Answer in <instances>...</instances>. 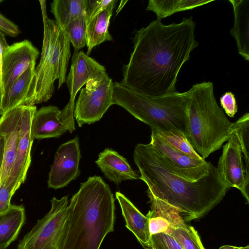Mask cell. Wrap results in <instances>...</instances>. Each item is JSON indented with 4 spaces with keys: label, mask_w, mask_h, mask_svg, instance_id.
Listing matches in <instances>:
<instances>
[{
    "label": "cell",
    "mask_w": 249,
    "mask_h": 249,
    "mask_svg": "<svg viewBox=\"0 0 249 249\" xmlns=\"http://www.w3.org/2000/svg\"><path fill=\"white\" fill-rule=\"evenodd\" d=\"M193 17L165 25L160 19L137 31L133 50L122 69V86L137 93L160 96L176 90L178 75L198 45Z\"/></svg>",
    "instance_id": "obj_1"
},
{
    "label": "cell",
    "mask_w": 249,
    "mask_h": 249,
    "mask_svg": "<svg viewBox=\"0 0 249 249\" xmlns=\"http://www.w3.org/2000/svg\"><path fill=\"white\" fill-rule=\"evenodd\" d=\"M133 158L141 174L139 178L148 186L147 194L176 208L185 222L207 213L222 200L229 189L213 164L196 180L181 177L150 143L137 144Z\"/></svg>",
    "instance_id": "obj_2"
},
{
    "label": "cell",
    "mask_w": 249,
    "mask_h": 249,
    "mask_svg": "<svg viewBox=\"0 0 249 249\" xmlns=\"http://www.w3.org/2000/svg\"><path fill=\"white\" fill-rule=\"evenodd\" d=\"M115 199L99 176L81 183L71 197L59 249H99L105 237L114 231Z\"/></svg>",
    "instance_id": "obj_3"
},
{
    "label": "cell",
    "mask_w": 249,
    "mask_h": 249,
    "mask_svg": "<svg viewBox=\"0 0 249 249\" xmlns=\"http://www.w3.org/2000/svg\"><path fill=\"white\" fill-rule=\"evenodd\" d=\"M188 91L187 139L205 159L228 140L233 131V123L218 106L212 82L197 83Z\"/></svg>",
    "instance_id": "obj_4"
},
{
    "label": "cell",
    "mask_w": 249,
    "mask_h": 249,
    "mask_svg": "<svg viewBox=\"0 0 249 249\" xmlns=\"http://www.w3.org/2000/svg\"><path fill=\"white\" fill-rule=\"evenodd\" d=\"M189 91H177L160 96L140 94L113 83V105H119L151 131H174L187 138Z\"/></svg>",
    "instance_id": "obj_5"
},
{
    "label": "cell",
    "mask_w": 249,
    "mask_h": 249,
    "mask_svg": "<svg viewBox=\"0 0 249 249\" xmlns=\"http://www.w3.org/2000/svg\"><path fill=\"white\" fill-rule=\"evenodd\" d=\"M43 22V40L40 60L35 69L36 89L33 105L47 102L54 90L65 82L71 58L70 42L55 20L48 18L46 0H39Z\"/></svg>",
    "instance_id": "obj_6"
},
{
    "label": "cell",
    "mask_w": 249,
    "mask_h": 249,
    "mask_svg": "<svg viewBox=\"0 0 249 249\" xmlns=\"http://www.w3.org/2000/svg\"><path fill=\"white\" fill-rule=\"evenodd\" d=\"M49 212L19 241L17 249H59L67 218L68 196L53 197Z\"/></svg>",
    "instance_id": "obj_7"
},
{
    "label": "cell",
    "mask_w": 249,
    "mask_h": 249,
    "mask_svg": "<svg viewBox=\"0 0 249 249\" xmlns=\"http://www.w3.org/2000/svg\"><path fill=\"white\" fill-rule=\"evenodd\" d=\"M113 83L108 74L89 79L75 103L73 116L78 126L99 121L113 105Z\"/></svg>",
    "instance_id": "obj_8"
},
{
    "label": "cell",
    "mask_w": 249,
    "mask_h": 249,
    "mask_svg": "<svg viewBox=\"0 0 249 249\" xmlns=\"http://www.w3.org/2000/svg\"><path fill=\"white\" fill-rule=\"evenodd\" d=\"M107 74L104 66L83 51L73 54L70 70L65 81L70 92V98L68 104L60 113L61 120L70 133L75 130L73 113L77 92L89 79L102 78Z\"/></svg>",
    "instance_id": "obj_9"
},
{
    "label": "cell",
    "mask_w": 249,
    "mask_h": 249,
    "mask_svg": "<svg viewBox=\"0 0 249 249\" xmlns=\"http://www.w3.org/2000/svg\"><path fill=\"white\" fill-rule=\"evenodd\" d=\"M223 146L217 167L218 175L226 186L239 190L248 203L249 202V175L247 174L243 155L235 132L233 131Z\"/></svg>",
    "instance_id": "obj_10"
},
{
    "label": "cell",
    "mask_w": 249,
    "mask_h": 249,
    "mask_svg": "<svg viewBox=\"0 0 249 249\" xmlns=\"http://www.w3.org/2000/svg\"><path fill=\"white\" fill-rule=\"evenodd\" d=\"M35 106H23L20 129L15 160L9 175L5 182L14 195L24 182L31 162V150L34 139L31 136L32 119L36 111Z\"/></svg>",
    "instance_id": "obj_11"
},
{
    "label": "cell",
    "mask_w": 249,
    "mask_h": 249,
    "mask_svg": "<svg viewBox=\"0 0 249 249\" xmlns=\"http://www.w3.org/2000/svg\"><path fill=\"white\" fill-rule=\"evenodd\" d=\"M39 54L37 49L27 39L8 45L4 49L0 99L29 66L36 62Z\"/></svg>",
    "instance_id": "obj_12"
},
{
    "label": "cell",
    "mask_w": 249,
    "mask_h": 249,
    "mask_svg": "<svg viewBox=\"0 0 249 249\" xmlns=\"http://www.w3.org/2000/svg\"><path fill=\"white\" fill-rule=\"evenodd\" d=\"M81 158L77 136L60 145L49 175L48 188H63L76 179L80 174L79 165Z\"/></svg>",
    "instance_id": "obj_13"
},
{
    "label": "cell",
    "mask_w": 249,
    "mask_h": 249,
    "mask_svg": "<svg viewBox=\"0 0 249 249\" xmlns=\"http://www.w3.org/2000/svg\"><path fill=\"white\" fill-rule=\"evenodd\" d=\"M150 143L174 171L189 180L200 178L212 165L204 159H195L177 150L153 133H151Z\"/></svg>",
    "instance_id": "obj_14"
},
{
    "label": "cell",
    "mask_w": 249,
    "mask_h": 249,
    "mask_svg": "<svg viewBox=\"0 0 249 249\" xmlns=\"http://www.w3.org/2000/svg\"><path fill=\"white\" fill-rule=\"evenodd\" d=\"M23 106L14 108L1 115L0 133L4 138L3 165L0 175V185L5 184L13 164L20 129Z\"/></svg>",
    "instance_id": "obj_15"
},
{
    "label": "cell",
    "mask_w": 249,
    "mask_h": 249,
    "mask_svg": "<svg viewBox=\"0 0 249 249\" xmlns=\"http://www.w3.org/2000/svg\"><path fill=\"white\" fill-rule=\"evenodd\" d=\"M36 64L35 62L31 64L0 99V115L19 106H33Z\"/></svg>",
    "instance_id": "obj_16"
},
{
    "label": "cell",
    "mask_w": 249,
    "mask_h": 249,
    "mask_svg": "<svg viewBox=\"0 0 249 249\" xmlns=\"http://www.w3.org/2000/svg\"><path fill=\"white\" fill-rule=\"evenodd\" d=\"M151 209L146 216L148 219L149 231L152 235L169 232L170 228L185 223L179 211L167 202L148 194Z\"/></svg>",
    "instance_id": "obj_17"
},
{
    "label": "cell",
    "mask_w": 249,
    "mask_h": 249,
    "mask_svg": "<svg viewBox=\"0 0 249 249\" xmlns=\"http://www.w3.org/2000/svg\"><path fill=\"white\" fill-rule=\"evenodd\" d=\"M60 111L54 106L43 107L36 110L31 122L32 138H58L65 133L68 128L60 117Z\"/></svg>",
    "instance_id": "obj_18"
},
{
    "label": "cell",
    "mask_w": 249,
    "mask_h": 249,
    "mask_svg": "<svg viewBox=\"0 0 249 249\" xmlns=\"http://www.w3.org/2000/svg\"><path fill=\"white\" fill-rule=\"evenodd\" d=\"M95 163L105 177L117 184L122 181L137 179L140 178L126 159L111 148H106L100 153Z\"/></svg>",
    "instance_id": "obj_19"
},
{
    "label": "cell",
    "mask_w": 249,
    "mask_h": 249,
    "mask_svg": "<svg viewBox=\"0 0 249 249\" xmlns=\"http://www.w3.org/2000/svg\"><path fill=\"white\" fill-rule=\"evenodd\" d=\"M115 196L120 204L126 227L133 233L144 248L151 249L148 218L124 195L117 192Z\"/></svg>",
    "instance_id": "obj_20"
},
{
    "label": "cell",
    "mask_w": 249,
    "mask_h": 249,
    "mask_svg": "<svg viewBox=\"0 0 249 249\" xmlns=\"http://www.w3.org/2000/svg\"><path fill=\"white\" fill-rule=\"evenodd\" d=\"M234 13V25L230 31L235 39L239 53L249 60V0H229Z\"/></svg>",
    "instance_id": "obj_21"
},
{
    "label": "cell",
    "mask_w": 249,
    "mask_h": 249,
    "mask_svg": "<svg viewBox=\"0 0 249 249\" xmlns=\"http://www.w3.org/2000/svg\"><path fill=\"white\" fill-rule=\"evenodd\" d=\"M117 2V0H114L105 10L87 22V55H89L92 50L100 44L113 40L108 27Z\"/></svg>",
    "instance_id": "obj_22"
},
{
    "label": "cell",
    "mask_w": 249,
    "mask_h": 249,
    "mask_svg": "<svg viewBox=\"0 0 249 249\" xmlns=\"http://www.w3.org/2000/svg\"><path fill=\"white\" fill-rule=\"evenodd\" d=\"M25 220V210L22 205H11L0 215V249H6L17 238Z\"/></svg>",
    "instance_id": "obj_23"
},
{
    "label": "cell",
    "mask_w": 249,
    "mask_h": 249,
    "mask_svg": "<svg viewBox=\"0 0 249 249\" xmlns=\"http://www.w3.org/2000/svg\"><path fill=\"white\" fill-rule=\"evenodd\" d=\"M86 0H54L51 3V12L62 30L70 22L86 16Z\"/></svg>",
    "instance_id": "obj_24"
},
{
    "label": "cell",
    "mask_w": 249,
    "mask_h": 249,
    "mask_svg": "<svg viewBox=\"0 0 249 249\" xmlns=\"http://www.w3.org/2000/svg\"><path fill=\"white\" fill-rule=\"evenodd\" d=\"M213 0H150L146 10L154 12L157 19L181 11L193 9L213 1Z\"/></svg>",
    "instance_id": "obj_25"
},
{
    "label": "cell",
    "mask_w": 249,
    "mask_h": 249,
    "mask_svg": "<svg viewBox=\"0 0 249 249\" xmlns=\"http://www.w3.org/2000/svg\"><path fill=\"white\" fill-rule=\"evenodd\" d=\"M171 234L183 249H205L196 230L186 223L170 228Z\"/></svg>",
    "instance_id": "obj_26"
},
{
    "label": "cell",
    "mask_w": 249,
    "mask_h": 249,
    "mask_svg": "<svg viewBox=\"0 0 249 249\" xmlns=\"http://www.w3.org/2000/svg\"><path fill=\"white\" fill-rule=\"evenodd\" d=\"M87 25L86 16H83L70 22L63 30L74 48V54L87 44Z\"/></svg>",
    "instance_id": "obj_27"
},
{
    "label": "cell",
    "mask_w": 249,
    "mask_h": 249,
    "mask_svg": "<svg viewBox=\"0 0 249 249\" xmlns=\"http://www.w3.org/2000/svg\"><path fill=\"white\" fill-rule=\"evenodd\" d=\"M233 131L235 132L241 148L245 162L246 171L249 175V114L245 113L238 120L233 123Z\"/></svg>",
    "instance_id": "obj_28"
},
{
    "label": "cell",
    "mask_w": 249,
    "mask_h": 249,
    "mask_svg": "<svg viewBox=\"0 0 249 249\" xmlns=\"http://www.w3.org/2000/svg\"><path fill=\"white\" fill-rule=\"evenodd\" d=\"M151 133L159 136L177 150L195 159H203L195 150L184 135L174 131H151Z\"/></svg>",
    "instance_id": "obj_29"
},
{
    "label": "cell",
    "mask_w": 249,
    "mask_h": 249,
    "mask_svg": "<svg viewBox=\"0 0 249 249\" xmlns=\"http://www.w3.org/2000/svg\"><path fill=\"white\" fill-rule=\"evenodd\" d=\"M151 249H183L170 234L161 232L151 236Z\"/></svg>",
    "instance_id": "obj_30"
},
{
    "label": "cell",
    "mask_w": 249,
    "mask_h": 249,
    "mask_svg": "<svg viewBox=\"0 0 249 249\" xmlns=\"http://www.w3.org/2000/svg\"><path fill=\"white\" fill-rule=\"evenodd\" d=\"M114 0H86V15L87 22L107 7Z\"/></svg>",
    "instance_id": "obj_31"
},
{
    "label": "cell",
    "mask_w": 249,
    "mask_h": 249,
    "mask_svg": "<svg viewBox=\"0 0 249 249\" xmlns=\"http://www.w3.org/2000/svg\"><path fill=\"white\" fill-rule=\"evenodd\" d=\"M220 102L227 115L230 117H233L238 110L234 94L231 91L225 92L220 97Z\"/></svg>",
    "instance_id": "obj_32"
},
{
    "label": "cell",
    "mask_w": 249,
    "mask_h": 249,
    "mask_svg": "<svg viewBox=\"0 0 249 249\" xmlns=\"http://www.w3.org/2000/svg\"><path fill=\"white\" fill-rule=\"evenodd\" d=\"M3 1L0 0V3ZM0 31L12 37H16L20 33L16 24L7 18L0 13Z\"/></svg>",
    "instance_id": "obj_33"
},
{
    "label": "cell",
    "mask_w": 249,
    "mask_h": 249,
    "mask_svg": "<svg viewBox=\"0 0 249 249\" xmlns=\"http://www.w3.org/2000/svg\"><path fill=\"white\" fill-rule=\"evenodd\" d=\"M13 195L5 184L0 185V215L5 213L11 207V199Z\"/></svg>",
    "instance_id": "obj_34"
},
{
    "label": "cell",
    "mask_w": 249,
    "mask_h": 249,
    "mask_svg": "<svg viewBox=\"0 0 249 249\" xmlns=\"http://www.w3.org/2000/svg\"><path fill=\"white\" fill-rule=\"evenodd\" d=\"M8 46L5 38L4 34L0 31V89L1 85V71L3 53L4 49Z\"/></svg>",
    "instance_id": "obj_35"
},
{
    "label": "cell",
    "mask_w": 249,
    "mask_h": 249,
    "mask_svg": "<svg viewBox=\"0 0 249 249\" xmlns=\"http://www.w3.org/2000/svg\"><path fill=\"white\" fill-rule=\"evenodd\" d=\"M219 249H240V247H234L230 245H225L220 247Z\"/></svg>",
    "instance_id": "obj_36"
},
{
    "label": "cell",
    "mask_w": 249,
    "mask_h": 249,
    "mask_svg": "<svg viewBox=\"0 0 249 249\" xmlns=\"http://www.w3.org/2000/svg\"><path fill=\"white\" fill-rule=\"evenodd\" d=\"M127 0H122L121 1L120 5L119 6L118 8L116 11L117 13H118L120 11V10L122 9V8L124 7L125 3L127 2Z\"/></svg>",
    "instance_id": "obj_37"
},
{
    "label": "cell",
    "mask_w": 249,
    "mask_h": 249,
    "mask_svg": "<svg viewBox=\"0 0 249 249\" xmlns=\"http://www.w3.org/2000/svg\"><path fill=\"white\" fill-rule=\"evenodd\" d=\"M240 249H249V246H247L245 247H240Z\"/></svg>",
    "instance_id": "obj_38"
}]
</instances>
